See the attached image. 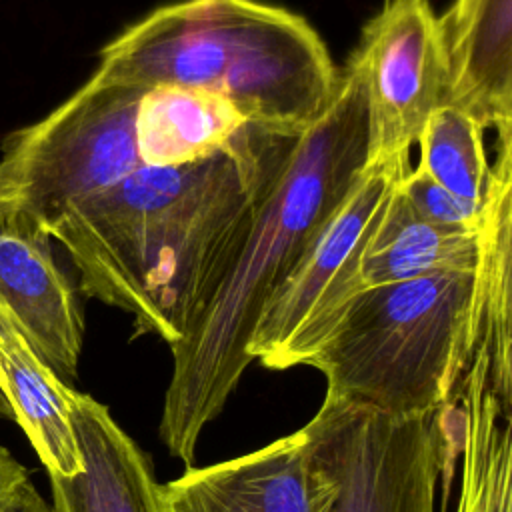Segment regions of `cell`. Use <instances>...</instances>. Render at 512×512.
<instances>
[{
  "instance_id": "16",
  "label": "cell",
  "mask_w": 512,
  "mask_h": 512,
  "mask_svg": "<svg viewBox=\"0 0 512 512\" xmlns=\"http://www.w3.org/2000/svg\"><path fill=\"white\" fill-rule=\"evenodd\" d=\"M464 406V462L456 512H510V420L490 386L488 358L474 350L454 392Z\"/></svg>"
},
{
  "instance_id": "15",
  "label": "cell",
  "mask_w": 512,
  "mask_h": 512,
  "mask_svg": "<svg viewBox=\"0 0 512 512\" xmlns=\"http://www.w3.org/2000/svg\"><path fill=\"white\" fill-rule=\"evenodd\" d=\"M478 262L480 232H452L426 222L412 210L396 184L364 246L360 284L368 288L436 272L476 270Z\"/></svg>"
},
{
  "instance_id": "8",
  "label": "cell",
  "mask_w": 512,
  "mask_h": 512,
  "mask_svg": "<svg viewBox=\"0 0 512 512\" xmlns=\"http://www.w3.org/2000/svg\"><path fill=\"white\" fill-rule=\"evenodd\" d=\"M368 104V160L408 156L434 110L448 104V64L428 0H388L352 54Z\"/></svg>"
},
{
  "instance_id": "19",
  "label": "cell",
  "mask_w": 512,
  "mask_h": 512,
  "mask_svg": "<svg viewBox=\"0 0 512 512\" xmlns=\"http://www.w3.org/2000/svg\"><path fill=\"white\" fill-rule=\"evenodd\" d=\"M0 512H54L30 472L0 442Z\"/></svg>"
},
{
  "instance_id": "10",
  "label": "cell",
  "mask_w": 512,
  "mask_h": 512,
  "mask_svg": "<svg viewBox=\"0 0 512 512\" xmlns=\"http://www.w3.org/2000/svg\"><path fill=\"white\" fill-rule=\"evenodd\" d=\"M70 418L82 472L48 474L54 512H166L162 488L138 444L116 424L108 406L70 388Z\"/></svg>"
},
{
  "instance_id": "6",
  "label": "cell",
  "mask_w": 512,
  "mask_h": 512,
  "mask_svg": "<svg viewBox=\"0 0 512 512\" xmlns=\"http://www.w3.org/2000/svg\"><path fill=\"white\" fill-rule=\"evenodd\" d=\"M442 410L394 416L326 394L302 428L316 512H434Z\"/></svg>"
},
{
  "instance_id": "9",
  "label": "cell",
  "mask_w": 512,
  "mask_h": 512,
  "mask_svg": "<svg viewBox=\"0 0 512 512\" xmlns=\"http://www.w3.org/2000/svg\"><path fill=\"white\" fill-rule=\"evenodd\" d=\"M160 488L166 512H316L302 428L246 456L190 466Z\"/></svg>"
},
{
  "instance_id": "7",
  "label": "cell",
  "mask_w": 512,
  "mask_h": 512,
  "mask_svg": "<svg viewBox=\"0 0 512 512\" xmlns=\"http://www.w3.org/2000/svg\"><path fill=\"white\" fill-rule=\"evenodd\" d=\"M408 156L368 160L352 188L266 300L248 342V356L286 370L312 354L346 302L362 290L360 258Z\"/></svg>"
},
{
  "instance_id": "2",
  "label": "cell",
  "mask_w": 512,
  "mask_h": 512,
  "mask_svg": "<svg viewBox=\"0 0 512 512\" xmlns=\"http://www.w3.org/2000/svg\"><path fill=\"white\" fill-rule=\"evenodd\" d=\"M368 104L354 56L322 114L294 140L224 274L172 344L160 438L188 468L200 432L224 408L252 362L258 316L340 206L368 162Z\"/></svg>"
},
{
  "instance_id": "5",
  "label": "cell",
  "mask_w": 512,
  "mask_h": 512,
  "mask_svg": "<svg viewBox=\"0 0 512 512\" xmlns=\"http://www.w3.org/2000/svg\"><path fill=\"white\" fill-rule=\"evenodd\" d=\"M144 92L94 72L48 116L8 134L0 146V228L50 238L74 206L138 170Z\"/></svg>"
},
{
  "instance_id": "1",
  "label": "cell",
  "mask_w": 512,
  "mask_h": 512,
  "mask_svg": "<svg viewBox=\"0 0 512 512\" xmlns=\"http://www.w3.org/2000/svg\"><path fill=\"white\" fill-rule=\"evenodd\" d=\"M296 138L248 124L208 158L140 166L74 206L50 238L84 294L130 312L138 334L172 346L236 256Z\"/></svg>"
},
{
  "instance_id": "11",
  "label": "cell",
  "mask_w": 512,
  "mask_h": 512,
  "mask_svg": "<svg viewBox=\"0 0 512 512\" xmlns=\"http://www.w3.org/2000/svg\"><path fill=\"white\" fill-rule=\"evenodd\" d=\"M0 302L32 350L64 382H72L84 340L76 290L58 268L50 238L0 228Z\"/></svg>"
},
{
  "instance_id": "18",
  "label": "cell",
  "mask_w": 512,
  "mask_h": 512,
  "mask_svg": "<svg viewBox=\"0 0 512 512\" xmlns=\"http://www.w3.org/2000/svg\"><path fill=\"white\" fill-rule=\"evenodd\" d=\"M398 188L412 210L426 222L452 232H480L484 206L454 196L420 168L406 170L398 182Z\"/></svg>"
},
{
  "instance_id": "20",
  "label": "cell",
  "mask_w": 512,
  "mask_h": 512,
  "mask_svg": "<svg viewBox=\"0 0 512 512\" xmlns=\"http://www.w3.org/2000/svg\"><path fill=\"white\" fill-rule=\"evenodd\" d=\"M0 418H12V410L2 394H0Z\"/></svg>"
},
{
  "instance_id": "4",
  "label": "cell",
  "mask_w": 512,
  "mask_h": 512,
  "mask_svg": "<svg viewBox=\"0 0 512 512\" xmlns=\"http://www.w3.org/2000/svg\"><path fill=\"white\" fill-rule=\"evenodd\" d=\"M476 342V270L356 292L304 360L326 394L394 416L432 414L454 400Z\"/></svg>"
},
{
  "instance_id": "14",
  "label": "cell",
  "mask_w": 512,
  "mask_h": 512,
  "mask_svg": "<svg viewBox=\"0 0 512 512\" xmlns=\"http://www.w3.org/2000/svg\"><path fill=\"white\" fill-rule=\"evenodd\" d=\"M250 122L226 98L180 86L148 88L136 112L142 166H182L230 144Z\"/></svg>"
},
{
  "instance_id": "17",
  "label": "cell",
  "mask_w": 512,
  "mask_h": 512,
  "mask_svg": "<svg viewBox=\"0 0 512 512\" xmlns=\"http://www.w3.org/2000/svg\"><path fill=\"white\" fill-rule=\"evenodd\" d=\"M420 168L454 196L484 206L490 164L484 128L466 110L444 104L432 112L418 136Z\"/></svg>"
},
{
  "instance_id": "12",
  "label": "cell",
  "mask_w": 512,
  "mask_h": 512,
  "mask_svg": "<svg viewBox=\"0 0 512 512\" xmlns=\"http://www.w3.org/2000/svg\"><path fill=\"white\" fill-rule=\"evenodd\" d=\"M448 104L512 140V0H454L438 18Z\"/></svg>"
},
{
  "instance_id": "13",
  "label": "cell",
  "mask_w": 512,
  "mask_h": 512,
  "mask_svg": "<svg viewBox=\"0 0 512 512\" xmlns=\"http://www.w3.org/2000/svg\"><path fill=\"white\" fill-rule=\"evenodd\" d=\"M70 388L32 350L0 302V394L48 474L64 478L82 472L70 418Z\"/></svg>"
},
{
  "instance_id": "3",
  "label": "cell",
  "mask_w": 512,
  "mask_h": 512,
  "mask_svg": "<svg viewBox=\"0 0 512 512\" xmlns=\"http://www.w3.org/2000/svg\"><path fill=\"white\" fill-rule=\"evenodd\" d=\"M96 74L142 88L218 94L268 132L296 138L328 106L338 70L298 14L260 0L160 6L100 50Z\"/></svg>"
}]
</instances>
